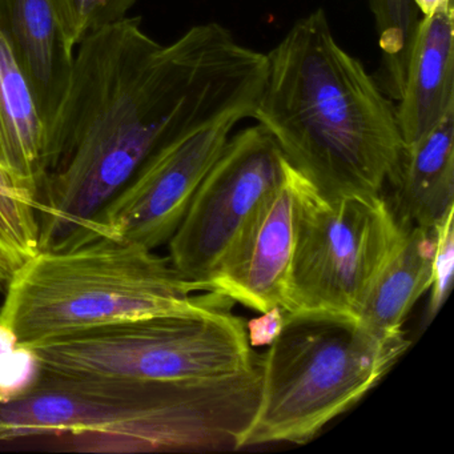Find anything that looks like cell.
I'll return each instance as SVG.
<instances>
[{"instance_id": "obj_1", "label": "cell", "mask_w": 454, "mask_h": 454, "mask_svg": "<svg viewBox=\"0 0 454 454\" xmlns=\"http://www.w3.org/2000/svg\"><path fill=\"white\" fill-rule=\"evenodd\" d=\"M267 68V54L216 22L192 26L168 44L148 35L140 18L89 34L44 121L38 249L90 228L159 148L252 119Z\"/></svg>"}, {"instance_id": "obj_2", "label": "cell", "mask_w": 454, "mask_h": 454, "mask_svg": "<svg viewBox=\"0 0 454 454\" xmlns=\"http://www.w3.org/2000/svg\"><path fill=\"white\" fill-rule=\"evenodd\" d=\"M260 392V358L248 371L192 381L42 369L27 392L0 401V445L57 441L78 453L241 450Z\"/></svg>"}, {"instance_id": "obj_3", "label": "cell", "mask_w": 454, "mask_h": 454, "mask_svg": "<svg viewBox=\"0 0 454 454\" xmlns=\"http://www.w3.org/2000/svg\"><path fill=\"white\" fill-rule=\"evenodd\" d=\"M267 62L252 119L286 160L325 199L381 195L405 147L395 107L325 12L297 20Z\"/></svg>"}, {"instance_id": "obj_4", "label": "cell", "mask_w": 454, "mask_h": 454, "mask_svg": "<svg viewBox=\"0 0 454 454\" xmlns=\"http://www.w3.org/2000/svg\"><path fill=\"white\" fill-rule=\"evenodd\" d=\"M6 284L0 323L22 345L103 324L185 312L211 292L183 278L168 257L98 231L38 249Z\"/></svg>"}, {"instance_id": "obj_5", "label": "cell", "mask_w": 454, "mask_h": 454, "mask_svg": "<svg viewBox=\"0 0 454 454\" xmlns=\"http://www.w3.org/2000/svg\"><path fill=\"white\" fill-rule=\"evenodd\" d=\"M411 344L403 331L379 334L349 313L286 312L260 355L259 409L243 449L307 443L379 385Z\"/></svg>"}, {"instance_id": "obj_6", "label": "cell", "mask_w": 454, "mask_h": 454, "mask_svg": "<svg viewBox=\"0 0 454 454\" xmlns=\"http://www.w3.org/2000/svg\"><path fill=\"white\" fill-rule=\"evenodd\" d=\"M233 300L219 292L185 312L161 313L26 345L43 371L143 381H192L248 371L259 356ZM22 345V344H20Z\"/></svg>"}, {"instance_id": "obj_7", "label": "cell", "mask_w": 454, "mask_h": 454, "mask_svg": "<svg viewBox=\"0 0 454 454\" xmlns=\"http://www.w3.org/2000/svg\"><path fill=\"white\" fill-rule=\"evenodd\" d=\"M406 227L382 193L331 200L299 174L296 244L283 309L358 317Z\"/></svg>"}, {"instance_id": "obj_8", "label": "cell", "mask_w": 454, "mask_h": 454, "mask_svg": "<svg viewBox=\"0 0 454 454\" xmlns=\"http://www.w3.org/2000/svg\"><path fill=\"white\" fill-rule=\"evenodd\" d=\"M286 167L278 143L259 124L230 137L167 244L174 270L208 291V281L257 207L280 184Z\"/></svg>"}, {"instance_id": "obj_9", "label": "cell", "mask_w": 454, "mask_h": 454, "mask_svg": "<svg viewBox=\"0 0 454 454\" xmlns=\"http://www.w3.org/2000/svg\"><path fill=\"white\" fill-rule=\"evenodd\" d=\"M236 124L223 121L151 153L90 227L153 251L167 246Z\"/></svg>"}, {"instance_id": "obj_10", "label": "cell", "mask_w": 454, "mask_h": 454, "mask_svg": "<svg viewBox=\"0 0 454 454\" xmlns=\"http://www.w3.org/2000/svg\"><path fill=\"white\" fill-rule=\"evenodd\" d=\"M297 183L299 174L286 161L280 184L257 207L208 291L259 313L284 308L296 244Z\"/></svg>"}, {"instance_id": "obj_11", "label": "cell", "mask_w": 454, "mask_h": 454, "mask_svg": "<svg viewBox=\"0 0 454 454\" xmlns=\"http://www.w3.org/2000/svg\"><path fill=\"white\" fill-rule=\"evenodd\" d=\"M395 107L398 129L408 145L454 111V23L451 4L417 23Z\"/></svg>"}, {"instance_id": "obj_12", "label": "cell", "mask_w": 454, "mask_h": 454, "mask_svg": "<svg viewBox=\"0 0 454 454\" xmlns=\"http://www.w3.org/2000/svg\"><path fill=\"white\" fill-rule=\"evenodd\" d=\"M454 111L416 142L403 147L387 180V199L398 222L433 228L454 208Z\"/></svg>"}, {"instance_id": "obj_13", "label": "cell", "mask_w": 454, "mask_h": 454, "mask_svg": "<svg viewBox=\"0 0 454 454\" xmlns=\"http://www.w3.org/2000/svg\"><path fill=\"white\" fill-rule=\"evenodd\" d=\"M0 25L46 121L62 95L74 58L66 50L54 0H0Z\"/></svg>"}, {"instance_id": "obj_14", "label": "cell", "mask_w": 454, "mask_h": 454, "mask_svg": "<svg viewBox=\"0 0 454 454\" xmlns=\"http://www.w3.org/2000/svg\"><path fill=\"white\" fill-rule=\"evenodd\" d=\"M44 134L33 87L0 25V147L7 169L36 203L43 180Z\"/></svg>"}, {"instance_id": "obj_15", "label": "cell", "mask_w": 454, "mask_h": 454, "mask_svg": "<svg viewBox=\"0 0 454 454\" xmlns=\"http://www.w3.org/2000/svg\"><path fill=\"white\" fill-rule=\"evenodd\" d=\"M433 256V228L406 227L397 248L374 281L358 318L379 334L403 332L409 313L432 286Z\"/></svg>"}, {"instance_id": "obj_16", "label": "cell", "mask_w": 454, "mask_h": 454, "mask_svg": "<svg viewBox=\"0 0 454 454\" xmlns=\"http://www.w3.org/2000/svg\"><path fill=\"white\" fill-rule=\"evenodd\" d=\"M381 50L379 76L389 87L403 86L414 31L419 23L411 0H366Z\"/></svg>"}, {"instance_id": "obj_17", "label": "cell", "mask_w": 454, "mask_h": 454, "mask_svg": "<svg viewBox=\"0 0 454 454\" xmlns=\"http://www.w3.org/2000/svg\"><path fill=\"white\" fill-rule=\"evenodd\" d=\"M38 203L7 169L0 147V239L26 259L38 251Z\"/></svg>"}, {"instance_id": "obj_18", "label": "cell", "mask_w": 454, "mask_h": 454, "mask_svg": "<svg viewBox=\"0 0 454 454\" xmlns=\"http://www.w3.org/2000/svg\"><path fill=\"white\" fill-rule=\"evenodd\" d=\"M137 0H54L63 42L74 57L78 44L92 31L118 22Z\"/></svg>"}, {"instance_id": "obj_19", "label": "cell", "mask_w": 454, "mask_h": 454, "mask_svg": "<svg viewBox=\"0 0 454 454\" xmlns=\"http://www.w3.org/2000/svg\"><path fill=\"white\" fill-rule=\"evenodd\" d=\"M434 231V256L429 301L425 310L424 326L429 325L445 305L451 289L454 270V208L450 209L437 224Z\"/></svg>"}, {"instance_id": "obj_20", "label": "cell", "mask_w": 454, "mask_h": 454, "mask_svg": "<svg viewBox=\"0 0 454 454\" xmlns=\"http://www.w3.org/2000/svg\"><path fill=\"white\" fill-rule=\"evenodd\" d=\"M42 373L35 352L26 345L0 356V401L12 400L27 392Z\"/></svg>"}, {"instance_id": "obj_21", "label": "cell", "mask_w": 454, "mask_h": 454, "mask_svg": "<svg viewBox=\"0 0 454 454\" xmlns=\"http://www.w3.org/2000/svg\"><path fill=\"white\" fill-rule=\"evenodd\" d=\"M286 310L281 307L270 308L260 313L259 317L246 323L247 337L252 348L270 347L283 329Z\"/></svg>"}, {"instance_id": "obj_22", "label": "cell", "mask_w": 454, "mask_h": 454, "mask_svg": "<svg viewBox=\"0 0 454 454\" xmlns=\"http://www.w3.org/2000/svg\"><path fill=\"white\" fill-rule=\"evenodd\" d=\"M26 257L0 239V284H6Z\"/></svg>"}, {"instance_id": "obj_23", "label": "cell", "mask_w": 454, "mask_h": 454, "mask_svg": "<svg viewBox=\"0 0 454 454\" xmlns=\"http://www.w3.org/2000/svg\"><path fill=\"white\" fill-rule=\"evenodd\" d=\"M18 345V337L9 326L0 323V356L6 355Z\"/></svg>"}, {"instance_id": "obj_24", "label": "cell", "mask_w": 454, "mask_h": 454, "mask_svg": "<svg viewBox=\"0 0 454 454\" xmlns=\"http://www.w3.org/2000/svg\"><path fill=\"white\" fill-rule=\"evenodd\" d=\"M417 12H421L422 17L433 14L440 7L451 4V0H411Z\"/></svg>"}]
</instances>
